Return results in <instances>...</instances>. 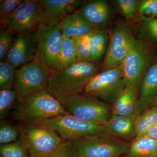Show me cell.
<instances>
[{
    "mask_svg": "<svg viewBox=\"0 0 157 157\" xmlns=\"http://www.w3.org/2000/svg\"><path fill=\"white\" fill-rule=\"evenodd\" d=\"M98 70L99 67L90 62H78L69 67L53 71L48 77L46 90L62 104L69 98L82 94Z\"/></svg>",
    "mask_w": 157,
    "mask_h": 157,
    "instance_id": "6da1fadb",
    "label": "cell"
},
{
    "mask_svg": "<svg viewBox=\"0 0 157 157\" xmlns=\"http://www.w3.org/2000/svg\"><path fill=\"white\" fill-rule=\"evenodd\" d=\"M11 113L14 119L28 124L69 114L60 102L46 90L33 93L17 101Z\"/></svg>",
    "mask_w": 157,
    "mask_h": 157,
    "instance_id": "7a4b0ae2",
    "label": "cell"
},
{
    "mask_svg": "<svg viewBox=\"0 0 157 157\" xmlns=\"http://www.w3.org/2000/svg\"><path fill=\"white\" fill-rule=\"evenodd\" d=\"M74 157H119L130 143L106 133L69 140Z\"/></svg>",
    "mask_w": 157,
    "mask_h": 157,
    "instance_id": "3957f363",
    "label": "cell"
},
{
    "mask_svg": "<svg viewBox=\"0 0 157 157\" xmlns=\"http://www.w3.org/2000/svg\"><path fill=\"white\" fill-rule=\"evenodd\" d=\"M127 86L122 64L96 74L88 82L82 94L98 98L112 107Z\"/></svg>",
    "mask_w": 157,
    "mask_h": 157,
    "instance_id": "277c9868",
    "label": "cell"
},
{
    "mask_svg": "<svg viewBox=\"0 0 157 157\" xmlns=\"http://www.w3.org/2000/svg\"><path fill=\"white\" fill-rule=\"evenodd\" d=\"M19 139L33 157H45L52 152L63 140L55 132L35 124L24 123L16 126Z\"/></svg>",
    "mask_w": 157,
    "mask_h": 157,
    "instance_id": "5b68a950",
    "label": "cell"
},
{
    "mask_svg": "<svg viewBox=\"0 0 157 157\" xmlns=\"http://www.w3.org/2000/svg\"><path fill=\"white\" fill-rule=\"evenodd\" d=\"M0 22L1 29L17 34L36 30L47 20L39 1L25 0L13 12L1 17Z\"/></svg>",
    "mask_w": 157,
    "mask_h": 157,
    "instance_id": "8992f818",
    "label": "cell"
},
{
    "mask_svg": "<svg viewBox=\"0 0 157 157\" xmlns=\"http://www.w3.org/2000/svg\"><path fill=\"white\" fill-rule=\"evenodd\" d=\"M35 124L55 132L63 141L106 133L104 124L82 120L69 114L59 116Z\"/></svg>",
    "mask_w": 157,
    "mask_h": 157,
    "instance_id": "52a82bcc",
    "label": "cell"
},
{
    "mask_svg": "<svg viewBox=\"0 0 157 157\" xmlns=\"http://www.w3.org/2000/svg\"><path fill=\"white\" fill-rule=\"evenodd\" d=\"M51 73L36 57L30 62L16 69L13 89L18 101L39 91L46 90Z\"/></svg>",
    "mask_w": 157,
    "mask_h": 157,
    "instance_id": "ba28073f",
    "label": "cell"
},
{
    "mask_svg": "<svg viewBox=\"0 0 157 157\" xmlns=\"http://www.w3.org/2000/svg\"><path fill=\"white\" fill-rule=\"evenodd\" d=\"M62 104L70 115L91 122L105 124L112 114V106L95 97L82 94L69 98Z\"/></svg>",
    "mask_w": 157,
    "mask_h": 157,
    "instance_id": "9c48e42d",
    "label": "cell"
},
{
    "mask_svg": "<svg viewBox=\"0 0 157 157\" xmlns=\"http://www.w3.org/2000/svg\"><path fill=\"white\" fill-rule=\"evenodd\" d=\"M36 56L51 72L56 71L63 41V34L58 25H41L36 29Z\"/></svg>",
    "mask_w": 157,
    "mask_h": 157,
    "instance_id": "30bf717a",
    "label": "cell"
},
{
    "mask_svg": "<svg viewBox=\"0 0 157 157\" xmlns=\"http://www.w3.org/2000/svg\"><path fill=\"white\" fill-rule=\"evenodd\" d=\"M136 40L126 25H117L111 34L101 72L122 64Z\"/></svg>",
    "mask_w": 157,
    "mask_h": 157,
    "instance_id": "8fae6325",
    "label": "cell"
},
{
    "mask_svg": "<svg viewBox=\"0 0 157 157\" xmlns=\"http://www.w3.org/2000/svg\"><path fill=\"white\" fill-rule=\"evenodd\" d=\"M36 29L19 33L14 36L5 61L15 69L35 59L37 52Z\"/></svg>",
    "mask_w": 157,
    "mask_h": 157,
    "instance_id": "7c38bea8",
    "label": "cell"
},
{
    "mask_svg": "<svg viewBox=\"0 0 157 157\" xmlns=\"http://www.w3.org/2000/svg\"><path fill=\"white\" fill-rule=\"evenodd\" d=\"M149 59L148 54L136 40L122 64L127 86L138 90L141 78L147 69Z\"/></svg>",
    "mask_w": 157,
    "mask_h": 157,
    "instance_id": "4fadbf2b",
    "label": "cell"
},
{
    "mask_svg": "<svg viewBox=\"0 0 157 157\" xmlns=\"http://www.w3.org/2000/svg\"><path fill=\"white\" fill-rule=\"evenodd\" d=\"M157 106V62L147 69L141 78L135 117L151 107Z\"/></svg>",
    "mask_w": 157,
    "mask_h": 157,
    "instance_id": "5bb4252c",
    "label": "cell"
},
{
    "mask_svg": "<svg viewBox=\"0 0 157 157\" xmlns=\"http://www.w3.org/2000/svg\"><path fill=\"white\" fill-rule=\"evenodd\" d=\"M47 24L57 25L66 16L86 3L82 0H41Z\"/></svg>",
    "mask_w": 157,
    "mask_h": 157,
    "instance_id": "9a60e30c",
    "label": "cell"
},
{
    "mask_svg": "<svg viewBox=\"0 0 157 157\" xmlns=\"http://www.w3.org/2000/svg\"><path fill=\"white\" fill-rule=\"evenodd\" d=\"M76 11L95 29H103L109 20V5L104 0L85 3Z\"/></svg>",
    "mask_w": 157,
    "mask_h": 157,
    "instance_id": "2e32d148",
    "label": "cell"
},
{
    "mask_svg": "<svg viewBox=\"0 0 157 157\" xmlns=\"http://www.w3.org/2000/svg\"><path fill=\"white\" fill-rule=\"evenodd\" d=\"M135 118L130 117L111 114L104 124L106 133L119 139H135Z\"/></svg>",
    "mask_w": 157,
    "mask_h": 157,
    "instance_id": "e0dca14e",
    "label": "cell"
},
{
    "mask_svg": "<svg viewBox=\"0 0 157 157\" xmlns=\"http://www.w3.org/2000/svg\"><path fill=\"white\" fill-rule=\"evenodd\" d=\"M58 26L63 36L71 39L89 33L95 29L76 11L62 19Z\"/></svg>",
    "mask_w": 157,
    "mask_h": 157,
    "instance_id": "ac0fdd59",
    "label": "cell"
},
{
    "mask_svg": "<svg viewBox=\"0 0 157 157\" xmlns=\"http://www.w3.org/2000/svg\"><path fill=\"white\" fill-rule=\"evenodd\" d=\"M138 89L127 86L123 92L112 107V114L135 117Z\"/></svg>",
    "mask_w": 157,
    "mask_h": 157,
    "instance_id": "d6986e66",
    "label": "cell"
},
{
    "mask_svg": "<svg viewBox=\"0 0 157 157\" xmlns=\"http://www.w3.org/2000/svg\"><path fill=\"white\" fill-rule=\"evenodd\" d=\"M108 34L103 29H95L92 31L90 63L99 67L103 63L107 51Z\"/></svg>",
    "mask_w": 157,
    "mask_h": 157,
    "instance_id": "ffe728a7",
    "label": "cell"
},
{
    "mask_svg": "<svg viewBox=\"0 0 157 157\" xmlns=\"http://www.w3.org/2000/svg\"><path fill=\"white\" fill-rule=\"evenodd\" d=\"M127 157H157V140L142 136L136 137L130 143Z\"/></svg>",
    "mask_w": 157,
    "mask_h": 157,
    "instance_id": "44dd1931",
    "label": "cell"
},
{
    "mask_svg": "<svg viewBox=\"0 0 157 157\" xmlns=\"http://www.w3.org/2000/svg\"><path fill=\"white\" fill-rule=\"evenodd\" d=\"M137 40L146 52L152 53L157 49V18H148L142 24L138 30Z\"/></svg>",
    "mask_w": 157,
    "mask_h": 157,
    "instance_id": "7402d4cb",
    "label": "cell"
},
{
    "mask_svg": "<svg viewBox=\"0 0 157 157\" xmlns=\"http://www.w3.org/2000/svg\"><path fill=\"white\" fill-rule=\"evenodd\" d=\"M76 63L77 55L73 39L63 36V43L58 58L56 71L69 67Z\"/></svg>",
    "mask_w": 157,
    "mask_h": 157,
    "instance_id": "603a6c76",
    "label": "cell"
},
{
    "mask_svg": "<svg viewBox=\"0 0 157 157\" xmlns=\"http://www.w3.org/2000/svg\"><path fill=\"white\" fill-rule=\"evenodd\" d=\"M157 121V106L148 108L135 118L136 137L144 135L147 130Z\"/></svg>",
    "mask_w": 157,
    "mask_h": 157,
    "instance_id": "cb8c5ba5",
    "label": "cell"
},
{
    "mask_svg": "<svg viewBox=\"0 0 157 157\" xmlns=\"http://www.w3.org/2000/svg\"><path fill=\"white\" fill-rule=\"evenodd\" d=\"M78 62H90L92 32L80 36L73 38Z\"/></svg>",
    "mask_w": 157,
    "mask_h": 157,
    "instance_id": "d4e9b609",
    "label": "cell"
},
{
    "mask_svg": "<svg viewBox=\"0 0 157 157\" xmlns=\"http://www.w3.org/2000/svg\"><path fill=\"white\" fill-rule=\"evenodd\" d=\"M18 101L17 93L13 90L0 91V117L3 119L9 114Z\"/></svg>",
    "mask_w": 157,
    "mask_h": 157,
    "instance_id": "484cf974",
    "label": "cell"
},
{
    "mask_svg": "<svg viewBox=\"0 0 157 157\" xmlns=\"http://www.w3.org/2000/svg\"><path fill=\"white\" fill-rule=\"evenodd\" d=\"M16 69L8 62H0V90H12Z\"/></svg>",
    "mask_w": 157,
    "mask_h": 157,
    "instance_id": "4316f807",
    "label": "cell"
},
{
    "mask_svg": "<svg viewBox=\"0 0 157 157\" xmlns=\"http://www.w3.org/2000/svg\"><path fill=\"white\" fill-rule=\"evenodd\" d=\"M28 151L19 138L13 143L1 144V157H28Z\"/></svg>",
    "mask_w": 157,
    "mask_h": 157,
    "instance_id": "83f0119b",
    "label": "cell"
},
{
    "mask_svg": "<svg viewBox=\"0 0 157 157\" xmlns=\"http://www.w3.org/2000/svg\"><path fill=\"white\" fill-rule=\"evenodd\" d=\"M19 132L16 126L9 123L1 121L0 124V143L7 144L17 141Z\"/></svg>",
    "mask_w": 157,
    "mask_h": 157,
    "instance_id": "f1b7e54d",
    "label": "cell"
},
{
    "mask_svg": "<svg viewBox=\"0 0 157 157\" xmlns=\"http://www.w3.org/2000/svg\"><path fill=\"white\" fill-rule=\"evenodd\" d=\"M14 33L6 29H0V59L3 61L11 47L14 39Z\"/></svg>",
    "mask_w": 157,
    "mask_h": 157,
    "instance_id": "f546056e",
    "label": "cell"
},
{
    "mask_svg": "<svg viewBox=\"0 0 157 157\" xmlns=\"http://www.w3.org/2000/svg\"><path fill=\"white\" fill-rule=\"evenodd\" d=\"M119 8L125 16L129 18L135 17L140 2L136 0H118Z\"/></svg>",
    "mask_w": 157,
    "mask_h": 157,
    "instance_id": "4dcf8cb0",
    "label": "cell"
},
{
    "mask_svg": "<svg viewBox=\"0 0 157 157\" xmlns=\"http://www.w3.org/2000/svg\"><path fill=\"white\" fill-rule=\"evenodd\" d=\"M138 9L141 15L149 19L154 18L157 13V0L140 1Z\"/></svg>",
    "mask_w": 157,
    "mask_h": 157,
    "instance_id": "1f68e13d",
    "label": "cell"
},
{
    "mask_svg": "<svg viewBox=\"0 0 157 157\" xmlns=\"http://www.w3.org/2000/svg\"><path fill=\"white\" fill-rule=\"evenodd\" d=\"M45 157H74L70 149L69 140L63 141L52 152Z\"/></svg>",
    "mask_w": 157,
    "mask_h": 157,
    "instance_id": "d6a6232c",
    "label": "cell"
},
{
    "mask_svg": "<svg viewBox=\"0 0 157 157\" xmlns=\"http://www.w3.org/2000/svg\"><path fill=\"white\" fill-rule=\"evenodd\" d=\"M22 0H4L1 1L0 17L10 14L20 5Z\"/></svg>",
    "mask_w": 157,
    "mask_h": 157,
    "instance_id": "836d02e7",
    "label": "cell"
},
{
    "mask_svg": "<svg viewBox=\"0 0 157 157\" xmlns=\"http://www.w3.org/2000/svg\"><path fill=\"white\" fill-rule=\"evenodd\" d=\"M143 136H147L157 140V121L150 127Z\"/></svg>",
    "mask_w": 157,
    "mask_h": 157,
    "instance_id": "e575fe53",
    "label": "cell"
},
{
    "mask_svg": "<svg viewBox=\"0 0 157 157\" xmlns=\"http://www.w3.org/2000/svg\"><path fill=\"white\" fill-rule=\"evenodd\" d=\"M155 17H156V18H157V13L156 14L155 16Z\"/></svg>",
    "mask_w": 157,
    "mask_h": 157,
    "instance_id": "d590c367",
    "label": "cell"
},
{
    "mask_svg": "<svg viewBox=\"0 0 157 157\" xmlns=\"http://www.w3.org/2000/svg\"><path fill=\"white\" fill-rule=\"evenodd\" d=\"M29 157H33L30 156Z\"/></svg>",
    "mask_w": 157,
    "mask_h": 157,
    "instance_id": "8d00e7d4",
    "label": "cell"
}]
</instances>
